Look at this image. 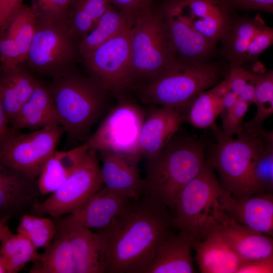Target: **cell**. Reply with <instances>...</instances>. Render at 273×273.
I'll return each mask as SVG.
<instances>
[{
    "mask_svg": "<svg viewBox=\"0 0 273 273\" xmlns=\"http://www.w3.org/2000/svg\"><path fill=\"white\" fill-rule=\"evenodd\" d=\"M170 210L142 194L106 228L97 232L105 273H145L172 227Z\"/></svg>",
    "mask_w": 273,
    "mask_h": 273,
    "instance_id": "6da1fadb",
    "label": "cell"
},
{
    "mask_svg": "<svg viewBox=\"0 0 273 273\" xmlns=\"http://www.w3.org/2000/svg\"><path fill=\"white\" fill-rule=\"evenodd\" d=\"M233 139L222 132L206 162L218 174L222 187L234 198L243 199L263 192L265 180L258 168L270 152L265 132L245 129Z\"/></svg>",
    "mask_w": 273,
    "mask_h": 273,
    "instance_id": "7a4b0ae2",
    "label": "cell"
},
{
    "mask_svg": "<svg viewBox=\"0 0 273 273\" xmlns=\"http://www.w3.org/2000/svg\"><path fill=\"white\" fill-rule=\"evenodd\" d=\"M202 141L178 131L155 158L147 161L142 194L173 211L183 188L205 167Z\"/></svg>",
    "mask_w": 273,
    "mask_h": 273,
    "instance_id": "3957f363",
    "label": "cell"
},
{
    "mask_svg": "<svg viewBox=\"0 0 273 273\" xmlns=\"http://www.w3.org/2000/svg\"><path fill=\"white\" fill-rule=\"evenodd\" d=\"M231 195L221 185L206 162L201 172L179 193L172 216V224L194 242L215 230L226 212L225 202Z\"/></svg>",
    "mask_w": 273,
    "mask_h": 273,
    "instance_id": "277c9868",
    "label": "cell"
},
{
    "mask_svg": "<svg viewBox=\"0 0 273 273\" xmlns=\"http://www.w3.org/2000/svg\"><path fill=\"white\" fill-rule=\"evenodd\" d=\"M49 85L68 141L83 139L103 112L109 92L76 70L52 80Z\"/></svg>",
    "mask_w": 273,
    "mask_h": 273,
    "instance_id": "5b68a950",
    "label": "cell"
},
{
    "mask_svg": "<svg viewBox=\"0 0 273 273\" xmlns=\"http://www.w3.org/2000/svg\"><path fill=\"white\" fill-rule=\"evenodd\" d=\"M219 79L218 67L213 64L179 60L147 81L141 97L145 103L180 111L188 108L201 93L216 85Z\"/></svg>",
    "mask_w": 273,
    "mask_h": 273,
    "instance_id": "8992f818",
    "label": "cell"
},
{
    "mask_svg": "<svg viewBox=\"0 0 273 273\" xmlns=\"http://www.w3.org/2000/svg\"><path fill=\"white\" fill-rule=\"evenodd\" d=\"M132 75L153 79L179 60L171 44L161 10L152 7L136 16L131 29Z\"/></svg>",
    "mask_w": 273,
    "mask_h": 273,
    "instance_id": "52a82bcc",
    "label": "cell"
},
{
    "mask_svg": "<svg viewBox=\"0 0 273 273\" xmlns=\"http://www.w3.org/2000/svg\"><path fill=\"white\" fill-rule=\"evenodd\" d=\"M79 40L66 23L37 21L27 57L23 64L32 73L52 80L76 71L80 61Z\"/></svg>",
    "mask_w": 273,
    "mask_h": 273,
    "instance_id": "ba28073f",
    "label": "cell"
},
{
    "mask_svg": "<svg viewBox=\"0 0 273 273\" xmlns=\"http://www.w3.org/2000/svg\"><path fill=\"white\" fill-rule=\"evenodd\" d=\"M133 22L129 20L116 36L80 61L87 75L119 97L133 83L130 44Z\"/></svg>",
    "mask_w": 273,
    "mask_h": 273,
    "instance_id": "9c48e42d",
    "label": "cell"
},
{
    "mask_svg": "<svg viewBox=\"0 0 273 273\" xmlns=\"http://www.w3.org/2000/svg\"><path fill=\"white\" fill-rule=\"evenodd\" d=\"M96 151L90 148L79 166L59 188L43 202L33 205L31 214L60 218L73 212L101 189L104 181Z\"/></svg>",
    "mask_w": 273,
    "mask_h": 273,
    "instance_id": "30bf717a",
    "label": "cell"
},
{
    "mask_svg": "<svg viewBox=\"0 0 273 273\" xmlns=\"http://www.w3.org/2000/svg\"><path fill=\"white\" fill-rule=\"evenodd\" d=\"M65 132L61 125H50L23 133L14 131L1 145V163L38 179L42 166L56 150Z\"/></svg>",
    "mask_w": 273,
    "mask_h": 273,
    "instance_id": "8fae6325",
    "label": "cell"
},
{
    "mask_svg": "<svg viewBox=\"0 0 273 273\" xmlns=\"http://www.w3.org/2000/svg\"><path fill=\"white\" fill-rule=\"evenodd\" d=\"M145 118L139 105L120 98L85 143L95 151L140 156V138Z\"/></svg>",
    "mask_w": 273,
    "mask_h": 273,
    "instance_id": "7c38bea8",
    "label": "cell"
},
{
    "mask_svg": "<svg viewBox=\"0 0 273 273\" xmlns=\"http://www.w3.org/2000/svg\"><path fill=\"white\" fill-rule=\"evenodd\" d=\"M168 34L177 57L181 61L204 63L215 45L199 33L178 8L169 0L161 9Z\"/></svg>",
    "mask_w": 273,
    "mask_h": 273,
    "instance_id": "4fadbf2b",
    "label": "cell"
},
{
    "mask_svg": "<svg viewBox=\"0 0 273 273\" xmlns=\"http://www.w3.org/2000/svg\"><path fill=\"white\" fill-rule=\"evenodd\" d=\"M131 200L104 186L73 212L58 219L99 231L106 228L118 217Z\"/></svg>",
    "mask_w": 273,
    "mask_h": 273,
    "instance_id": "5bb4252c",
    "label": "cell"
},
{
    "mask_svg": "<svg viewBox=\"0 0 273 273\" xmlns=\"http://www.w3.org/2000/svg\"><path fill=\"white\" fill-rule=\"evenodd\" d=\"M36 23V16L30 6L23 5L0 32L1 70L24 63Z\"/></svg>",
    "mask_w": 273,
    "mask_h": 273,
    "instance_id": "9a60e30c",
    "label": "cell"
},
{
    "mask_svg": "<svg viewBox=\"0 0 273 273\" xmlns=\"http://www.w3.org/2000/svg\"><path fill=\"white\" fill-rule=\"evenodd\" d=\"M40 194L38 179L32 178L2 164H0L1 218L21 217L30 211Z\"/></svg>",
    "mask_w": 273,
    "mask_h": 273,
    "instance_id": "2e32d148",
    "label": "cell"
},
{
    "mask_svg": "<svg viewBox=\"0 0 273 273\" xmlns=\"http://www.w3.org/2000/svg\"><path fill=\"white\" fill-rule=\"evenodd\" d=\"M104 186L131 199L142 194L143 178L139 168V156L100 151Z\"/></svg>",
    "mask_w": 273,
    "mask_h": 273,
    "instance_id": "e0dca14e",
    "label": "cell"
},
{
    "mask_svg": "<svg viewBox=\"0 0 273 273\" xmlns=\"http://www.w3.org/2000/svg\"><path fill=\"white\" fill-rule=\"evenodd\" d=\"M183 118L180 111L159 106L150 111L142 126L140 155L147 161L157 156L179 131Z\"/></svg>",
    "mask_w": 273,
    "mask_h": 273,
    "instance_id": "ac0fdd59",
    "label": "cell"
},
{
    "mask_svg": "<svg viewBox=\"0 0 273 273\" xmlns=\"http://www.w3.org/2000/svg\"><path fill=\"white\" fill-rule=\"evenodd\" d=\"M215 230L243 262L273 255V238L245 225L227 212L222 216Z\"/></svg>",
    "mask_w": 273,
    "mask_h": 273,
    "instance_id": "d6986e66",
    "label": "cell"
},
{
    "mask_svg": "<svg viewBox=\"0 0 273 273\" xmlns=\"http://www.w3.org/2000/svg\"><path fill=\"white\" fill-rule=\"evenodd\" d=\"M194 28L215 45L227 30L230 11L220 0H175Z\"/></svg>",
    "mask_w": 273,
    "mask_h": 273,
    "instance_id": "ffe728a7",
    "label": "cell"
},
{
    "mask_svg": "<svg viewBox=\"0 0 273 273\" xmlns=\"http://www.w3.org/2000/svg\"><path fill=\"white\" fill-rule=\"evenodd\" d=\"M53 221L67 235L71 247L76 273H105L103 253L99 234L90 229Z\"/></svg>",
    "mask_w": 273,
    "mask_h": 273,
    "instance_id": "44dd1931",
    "label": "cell"
},
{
    "mask_svg": "<svg viewBox=\"0 0 273 273\" xmlns=\"http://www.w3.org/2000/svg\"><path fill=\"white\" fill-rule=\"evenodd\" d=\"M225 210L241 223L273 238V193L262 192L243 199L231 195Z\"/></svg>",
    "mask_w": 273,
    "mask_h": 273,
    "instance_id": "7402d4cb",
    "label": "cell"
},
{
    "mask_svg": "<svg viewBox=\"0 0 273 273\" xmlns=\"http://www.w3.org/2000/svg\"><path fill=\"white\" fill-rule=\"evenodd\" d=\"M193 250L202 273H237L243 263L216 230L202 239L194 241Z\"/></svg>",
    "mask_w": 273,
    "mask_h": 273,
    "instance_id": "603a6c76",
    "label": "cell"
},
{
    "mask_svg": "<svg viewBox=\"0 0 273 273\" xmlns=\"http://www.w3.org/2000/svg\"><path fill=\"white\" fill-rule=\"evenodd\" d=\"M10 123L14 131L24 128L36 130L50 125H61L49 84L38 81L30 97Z\"/></svg>",
    "mask_w": 273,
    "mask_h": 273,
    "instance_id": "cb8c5ba5",
    "label": "cell"
},
{
    "mask_svg": "<svg viewBox=\"0 0 273 273\" xmlns=\"http://www.w3.org/2000/svg\"><path fill=\"white\" fill-rule=\"evenodd\" d=\"M193 243L186 234H170L159 244L145 273L196 272L192 255Z\"/></svg>",
    "mask_w": 273,
    "mask_h": 273,
    "instance_id": "d4e9b609",
    "label": "cell"
},
{
    "mask_svg": "<svg viewBox=\"0 0 273 273\" xmlns=\"http://www.w3.org/2000/svg\"><path fill=\"white\" fill-rule=\"evenodd\" d=\"M38 81L23 64L1 70L0 105L10 122L28 100Z\"/></svg>",
    "mask_w": 273,
    "mask_h": 273,
    "instance_id": "484cf974",
    "label": "cell"
},
{
    "mask_svg": "<svg viewBox=\"0 0 273 273\" xmlns=\"http://www.w3.org/2000/svg\"><path fill=\"white\" fill-rule=\"evenodd\" d=\"M90 148L85 142L66 151L56 150L46 161L38 177L40 194H52L79 166Z\"/></svg>",
    "mask_w": 273,
    "mask_h": 273,
    "instance_id": "4316f807",
    "label": "cell"
},
{
    "mask_svg": "<svg viewBox=\"0 0 273 273\" xmlns=\"http://www.w3.org/2000/svg\"><path fill=\"white\" fill-rule=\"evenodd\" d=\"M266 26L259 15L254 18L231 17L228 28L221 39L223 55L231 65L241 66L245 62L251 42Z\"/></svg>",
    "mask_w": 273,
    "mask_h": 273,
    "instance_id": "83f0119b",
    "label": "cell"
},
{
    "mask_svg": "<svg viewBox=\"0 0 273 273\" xmlns=\"http://www.w3.org/2000/svg\"><path fill=\"white\" fill-rule=\"evenodd\" d=\"M9 220H0V255L6 259L8 273H16L27 263L40 259L41 254L25 236L13 234L8 225Z\"/></svg>",
    "mask_w": 273,
    "mask_h": 273,
    "instance_id": "f1b7e54d",
    "label": "cell"
},
{
    "mask_svg": "<svg viewBox=\"0 0 273 273\" xmlns=\"http://www.w3.org/2000/svg\"><path fill=\"white\" fill-rule=\"evenodd\" d=\"M44 249L40 259L34 262L29 272L76 273L71 247L63 231L57 229L55 238Z\"/></svg>",
    "mask_w": 273,
    "mask_h": 273,
    "instance_id": "f546056e",
    "label": "cell"
},
{
    "mask_svg": "<svg viewBox=\"0 0 273 273\" xmlns=\"http://www.w3.org/2000/svg\"><path fill=\"white\" fill-rule=\"evenodd\" d=\"M130 20L124 13L111 5L94 28L80 40V61L116 36Z\"/></svg>",
    "mask_w": 273,
    "mask_h": 273,
    "instance_id": "4dcf8cb0",
    "label": "cell"
},
{
    "mask_svg": "<svg viewBox=\"0 0 273 273\" xmlns=\"http://www.w3.org/2000/svg\"><path fill=\"white\" fill-rule=\"evenodd\" d=\"M111 5L110 0H71L66 23L72 34L79 41L83 39Z\"/></svg>",
    "mask_w": 273,
    "mask_h": 273,
    "instance_id": "1f68e13d",
    "label": "cell"
},
{
    "mask_svg": "<svg viewBox=\"0 0 273 273\" xmlns=\"http://www.w3.org/2000/svg\"><path fill=\"white\" fill-rule=\"evenodd\" d=\"M188 119L198 129H205L213 125L222 111V99L212 89L199 94L188 107Z\"/></svg>",
    "mask_w": 273,
    "mask_h": 273,
    "instance_id": "d6a6232c",
    "label": "cell"
},
{
    "mask_svg": "<svg viewBox=\"0 0 273 273\" xmlns=\"http://www.w3.org/2000/svg\"><path fill=\"white\" fill-rule=\"evenodd\" d=\"M17 231L37 249L48 246L57 233L53 220L32 214H25L20 218Z\"/></svg>",
    "mask_w": 273,
    "mask_h": 273,
    "instance_id": "836d02e7",
    "label": "cell"
},
{
    "mask_svg": "<svg viewBox=\"0 0 273 273\" xmlns=\"http://www.w3.org/2000/svg\"><path fill=\"white\" fill-rule=\"evenodd\" d=\"M30 7L39 22L66 23L71 0H31Z\"/></svg>",
    "mask_w": 273,
    "mask_h": 273,
    "instance_id": "e575fe53",
    "label": "cell"
},
{
    "mask_svg": "<svg viewBox=\"0 0 273 273\" xmlns=\"http://www.w3.org/2000/svg\"><path fill=\"white\" fill-rule=\"evenodd\" d=\"M250 105L240 98L234 106L221 112L222 132L225 135L233 138L243 131L244 118Z\"/></svg>",
    "mask_w": 273,
    "mask_h": 273,
    "instance_id": "d590c367",
    "label": "cell"
},
{
    "mask_svg": "<svg viewBox=\"0 0 273 273\" xmlns=\"http://www.w3.org/2000/svg\"><path fill=\"white\" fill-rule=\"evenodd\" d=\"M273 44V28L266 26L259 32L251 42L245 62L254 61L266 49Z\"/></svg>",
    "mask_w": 273,
    "mask_h": 273,
    "instance_id": "8d00e7d4",
    "label": "cell"
},
{
    "mask_svg": "<svg viewBox=\"0 0 273 273\" xmlns=\"http://www.w3.org/2000/svg\"><path fill=\"white\" fill-rule=\"evenodd\" d=\"M258 74L242 68L241 66L231 65L228 79L231 90L238 96L249 82L256 80Z\"/></svg>",
    "mask_w": 273,
    "mask_h": 273,
    "instance_id": "74e56055",
    "label": "cell"
},
{
    "mask_svg": "<svg viewBox=\"0 0 273 273\" xmlns=\"http://www.w3.org/2000/svg\"><path fill=\"white\" fill-rule=\"evenodd\" d=\"M231 11L234 9L260 10L273 14V0H220Z\"/></svg>",
    "mask_w": 273,
    "mask_h": 273,
    "instance_id": "f35d334b",
    "label": "cell"
},
{
    "mask_svg": "<svg viewBox=\"0 0 273 273\" xmlns=\"http://www.w3.org/2000/svg\"><path fill=\"white\" fill-rule=\"evenodd\" d=\"M153 0H110L111 4L134 19L139 14L152 7Z\"/></svg>",
    "mask_w": 273,
    "mask_h": 273,
    "instance_id": "ab89813d",
    "label": "cell"
},
{
    "mask_svg": "<svg viewBox=\"0 0 273 273\" xmlns=\"http://www.w3.org/2000/svg\"><path fill=\"white\" fill-rule=\"evenodd\" d=\"M273 97V83L268 72L259 74L255 86L254 104L259 108L267 104Z\"/></svg>",
    "mask_w": 273,
    "mask_h": 273,
    "instance_id": "60d3db41",
    "label": "cell"
},
{
    "mask_svg": "<svg viewBox=\"0 0 273 273\" xmlns=\"http://www.w3.org/2000/svg\"><path fill=\"white\" fill-rule=\"evenodd\" d=\"M237 273H273V255L244 262Z\"/></svg>",
    "mask_w": 273,
    "mask_h": 273,
    "instance_id": "b9f144b4",
    "label": "cell"
},
{
    "mask_svg": "<svg viewBox=\"0 0 273 273\" xmlns=\"http://www.w3.org/2000/svg\"><path fill=\"white\" fill-rule=\"evenodd\" d=\"M24 0H0V32L22 7Z\"/></svg>",
    "mask_w": 273,
    "mask_h": 273,
    "instance_id": "7bdbcfd3",
    "label": "cell"
},
{
    "mask_svg": "<svg viewBox=\"0 0 273 273\" xmlns=\"http://www.w3.org/2000/svg\"><path fill=\"white\" fill-rule=\"evenodd\" d=\"M10 124V119L3 107L0 105V144L4 143L13 132Z\"/></svg>",
    "mask_w": 273,
    "mask_h": 273,
    "instance_id": "ee69618b",
    "label": "cell"
},
{
    "mask_svg": "<svg viewBox=\"0 0 273 273\" xmlns=\"http://www.w3.org/2000/svg\"><path fill=\"white\" fill-rule=\"evenodd\" d=\"M259 75V74H258ZM256 80L248 83L239 95V98L251 104L254 103L255 97V86L258 77Z\"/></svg>",
    "mask_w": 273,
    "mask_h": 273,
    "instance_id": "f6af8a7d",
    "label": "cell"
},
{
    "mask_svg": "<svg viewBox=\"0 0 273 273\" xmlns=\"http://www.w3.org/2000/svg\"><path fill=\"white\" fill-rule=\"evenodd\" d=\"M239 99V96L234 92H228L222 99V111L234 106Z\"/></svg>",
    "mask_w": 273,
    "mask_h": 273,
    "instance_id": "bcb514c9",
    "label": "cell"
},
{
    "mask_svg": "<svg viewBox=\"0 0 273 273\" xmlns=\"http://www.w3.org/2000/svg\"><path fill=\"white\" fill-rule=\"evenodd\" d=\"M270 154L269 156V181L273 187V148L270 146Z\"/></svg>",
    "mask_w": 273,
    "mask_h": 273,
    "instance_id": "7dc6e473",
    "label": "cell"
},
{
    "mask_svg": "<svg viewBox=\"0 0 273 273\" xmlns=\"http://www.w3.org/2000/svg\"><path fill=\"white\" fill-rule=\"evenodd\" d=\"M0 273H8L7 261L2 255H0Z\"/></svg>",
    "mask_w": 273,
    "mask_h": 273,
    "instance_id": "c3c4849f",
    "label": "cell"
},
{
    "mask_svg": "<svg viewBox=\"0 0 273 273\" xmlns=\"http://www.w3.org/2000/svg\"><path fill=\"white\" fill-rule=\"evenodd\" d=\"M265 136L269 145L273 148V129L269 132H265Z\"/></svg>",
    "mask_w": 273,
    "mask_h": 273,
    "instance_id": "681fc988",
    "label": "cell"
},
{
    "mask_svg": "<svg viewBox=\"0 0 273 273\" xmlns=\"http://www.w3.org/2000/svg\"><path fill=\"white\" fill-rule=\"evenodd\" d=\"M268 75L269 76V77L270 79L271 80L272 83H273V70L268 72Z\"/></svg>",
    "mask_w": 273,
    "mask_h": 273,
    "instance_id": "f907efd6",
    "label": "cell"
}]
</instances>
